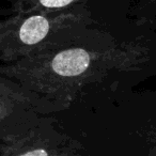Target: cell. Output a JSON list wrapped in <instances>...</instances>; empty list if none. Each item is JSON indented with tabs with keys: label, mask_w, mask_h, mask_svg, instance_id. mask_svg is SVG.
Wrapping results in <instances>:
<instances>
[{
	"label": "cell",
	"mask_w": 156,
	"mask_h": 156,
	"mask_svg": "<svg viewBox=\"0 0 156 156\" xmlns=\"http://www.w3.org/2000/svg\"><path fill=\"white\" fill-rule=\"evenodd\" d=\"M141 58V51L128 47L104 46L90 49L76 41L44 50L16 62L0 64V76L52 101L72 98L80 86L96 79L110 69L129 67Z\"/></svg>",
	"instance_id": "1"
},
{
	"label": "cell",
	"mask_w": 156,
	"mask_h": 156,
	"mask_svg": "<svg viewBox=\"0 0 156 156\" xmlns=\"http://www.w3.org/2000/svg\"><path fill=\"white\" fill-rule=\"evenodd\" d=\"M90 23L83 7L52 13H18L0 20V62L12 63L77 41Z\"/></svg>",
	"instance_id": "2"
},
{
	"label": "cell",
	"mask_w": 156,
	"mask_h": 156,
	"mask_svg": "<svg viewBox=\"0 0 156 156\" xmlns=\"http://www.w3.org/2000/svg\"><path fill=\"white\" fill-rule=\"evenodd\" d=\"M18 83L0 76V129L49 103Z\"/></svg>",
	"instance_id": "3"
},
{
	"label": "cell",
	"mask_w": 156,
	"mask_h": 156,
	"mask_svg": "<svg viewBox=\"0 0 156 156\" xmlns=\"http://www.w3.org/2000/svg\"><path fill=\"white\" fill-rule=\"evenodd\" d=\"M87 0H11V11L18 13H52L80 7Z\"/></svg>",
	"instance_id": "4"
},
{
	"label": "cell",
	"mask_w": 156,
	"mask_h": 156,
	"mask_svg": "<svg viewBox=\"0 0 156 156\" xmlns=\"http://www.w3.org/2000/svg\"><path fill=\"white\" fill-rule=\"evenodd\" d=\"M18 156H48V153L44 149H35L26 152L24 154H20Z\"/></svg>",
	"instance_id": "5"
}]
</instances>
